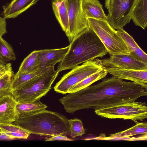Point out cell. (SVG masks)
<instances>
[{"label": "cell", "mask_w": 147, "mask_h": 147, "mask_svg": "<svg viewBox=\"0 0 147 147\" xmlns=\"http://www.w3.org/2000/svg\"><path fill=\"white\" fill-rule=\"evenodd\" d=\"M10 63H7L4 64L0 63V72L6 69L9 65Z\"/></svg>", "instance_id": "obj_32"}, {"label": "cell", "mask_w": 147, "mask_h": 147, "mask_svg": "<svg viewBox=\"0 0 147 147\" xmlns=\"http://www.w3.org/2000/svg\"><path fill=\"white\" fill-rule=\"evenodd\" d=\"M46 69L40 70L36 72L24 73L16 77L13 78L12 83V91L21 88Z\"/></svg>", "instance_id": "obj_25"}, {"label": "cell", "mask_w": 147, "mask_h": 147, "mask_svg": "<svg viewBox=\"0 0 147 147\" xmlns=\"http://www.w3.org/2000/svg\"><path fill=\"white\" fill-rule=\"evenodd\" d=\"M82 8L87 18H91L108 22L107 16L104 13L102 5L98 0H83Z\"/></svg>", "instance_id": "obj_16"}, {"label": "cell", "mask_w": 147, "mask_h": 147, "mask_svg": "<svg viewBox=\"0 0 147 147\" xmlns=\"http://www.w3.org/2000/svg\"><path fill=\"white\" fill-rule=\"evenodd\" d=\"M16 56L11 46L0 36V63L6 64L16 60Z\"/></svg>", "instance_id": "obj_24"}, {"label": "cell", "mask_w": 147, "mask_h": 147, "mask_svg": "<svg viewBox=\"0 0 147 147\" xmlns=\"http://www.w3.org/2000/svg\"><path fill=\"white\" fill-rule=\"evenodd\" d=\"M69 93L59 100L67 113L72 114L82 109H95L135 101L147 96V88L112 76Z\"/></svg>", "instance_id": "obj_1"}, {"label": "cell", "mask_w": 147, "mask_h": 147, "mask_svg": "<svg viewBox=\"0 0 147 147\" xmlns=\"http://www.w3.org/2000/svg\"><path fill=\"white\" fill-rule=\"evenodd\" d=\"M14 75L11 70L0 79V98L5 95L12 94Z\"/></svg>", "instance_id": "obj_26"}, {"label": "cell", "mask_w": 147, "mask_h": 147, "mask_svg": "<svg viewBox=\"0 0 147 147\" xmlns=\"http://www.w3.org/2000/svg\"><path fill=\"white\" fill-rule=\"evenodd\" d=\"M52 5L55 17L67 37L69 35V24L65 0H53Z\"/></svg>", "instance_id": "obj_15"}, {"label": "cell", "mask_w": 147, "mask_h": 147, "mask_svg": "<svg viewBox=\"0 0 147 147\" xmlns=\"http://www.w3.org/2000/svg\"><path fill=\"white\" fill-rule=\"evenodd\" d=\"M69 50L59 62L57 70L59 73L97 58L108 53L100 38L89 28L79 34L70 43Z\"/></svg>", "instance_id": "obj_2"}, {"label": "cell", "mask_w": 147, "mask_h": 147, "mask_svg": "<svg viewBox=\"0 0 147 147\" xmlns=\"http://www.w3.org/2000/svg\"><path fill=\"white\" fill-rule=\"evenodd\" d=\"M105 67L101 60L98 58L78 65L61 78L54 87V90L57 92L66 94L74 86Z\"/></svg>", "instance_id": "obj_7"}, {"label": "cell", "mask_w": 147, "mask_h": 147, "mask_svg": "<svg viewBox=\"0 0 147 147\" xmlns=\"http://www.w3.org/2000/svg\"><path fill=\"white\" fill-rule=\"evenodd\" d=\"M124 41L130 53L142 61L147 63V54L140 48L133 38L123 28L117 30Z\"/></svg>", "instance_id": "obj_17"}, {"label": "cell", "mask_w": 147, "mask_h": 147, "mask_svg": "<svg viewBox=\"0 0 147 147\" xmlns=\"http://www.w3.org/2000/svg\"><path fill=\"white\" fill-rule=\"evenodd\" d=\"M13 124L42 136L69 135L70 125L66 117L60 113L45 110L19 117Z\"/></svg>", "instance_id": "obj_3"}, {"label": "cell", "mask_w": 147, "mask_h": 147, "mask_svg": "<svg viewBox=\"0 0 147 147\" xmlns=\"http://www.w3.org/2000/svg\"><path fill=\"white\" fill-rule=\"evenodd\" d=\"M103 66L134 70H147V63L129 54L110 55V57L101 59Z\"/></svg>", "instance_id": "obj_10"}, {"label": "cell", "mask_w": 147, "mask_h": 147, "mask_svg": "<svg viewBox=\"0 0 147 147\" xmlns=\"http://www.w3.org/2000/svg\"><path fill=\"white\" fill-rule=\"evenodd\" d=\"M11 70H12V69L11 64L10 63L6 69L0 72V79Z\"/></svg>", "instance_id": "obj_30"}, {"label": "cell", "mask_w": 147, "mask_h": 147, "mask_svg": "<svg viewBox=\"0 0 147 147\" xmlns=\"http://www.w3.org/2000/svg\"><path fill=\"white\" fill-rule=\"evenodd\" d=\"M88 22L89 28L97 35L110 55L130 53L117 31L107 22L88 18Z\"/></svg>", "instance_id": "obj_5"}, {"label": "cell", "mask_w": 147, "mask_h": 147, "mask_svg": "<svg viewBox=\"0 0 147 147\" xmlns=\"http://www.w3.org/2000/svg\"><path fill=\"white\" fill-rule=\"evenodd\" d=\"M0 128L3 133L12 140L15 138L27 139L31 134L27 130L13 123L0 124Z\"/></svg>", "instance_id": "obj_22"}, {"label": "cell", "mask_w": 147, "mask_h": 147, "mask_svg": "<svg viewBox=\"0 0 147 147\" xmlns=\"http://www.w3.org/2000/svg\"><path fill=\"white\" fill-rule=\"evenodd\" d=\"M107 73L121 80L134 82L147 88V70H134L106 67Z\"/></svg>", "instance_id": "obj_12"}, {"label": "cell", "mask_w": 147, "mask_h": 147, "mask_svg": "<svg viewBox=\"0 0 147 147\" xmlns=\"http://www.w3.org/2000/svg\"><path fill=\"white\" fill-rule=\"evenodd\" d=\"M6 19L0 16V36H2L7 33Z\"/></svg>", "instance_id": "obj_29"}, {"label": "cell", "mask_w": 147, "mask_h": 147, "mask_svg": "<svg viewBox=\"0 0 147 147\" xmlns=\"http://www.w3.org/2000/svg\"><path fill=\"white\" fill-rule=\"evenodd\" d=\"M40 70H42L40 69L38 51L35 50L32 52L24 59L18 72L14 75L13 78L24 73L36 72Z\"/></svg>", "instance_id": "obj_21"}, {"label": "cell", "mask_w": 147, "mask_h": 147, "mask_svg": "<svg viewBox=\"0 0 147 147\" xmlns=\"http://www.w3.org/2000/svg\"><path fill=\"white\" fill-rule=\"evenodd\" d=\"M12 140L10 137L5 134L2 133L0 134V140Z\"/></svg>", "instance_id": "obj_31"}, {"label": "cell", "mask_w": 147, "mask_h": 147, "mask_svg": "<svg viewBox=\"0 0 147 147\" xmlns=\"http://www.w3.org/2000/svg\"><path fill=\"white\" fill-rule=\"evenodd\" d=\"M136 0H105L108 22L114 29L122 28L131 20Z\"/></svg>", "instance_id": "obj_8"}, {"label": "cell", "mask_w": 147, "mask_h": 147, "mask_svg": "<svg viewBox=\"0 0 147 147\" xmlns=\"http://www.w3.org/2000/svg\"><path fill=\"white\" fill-rule=\"evenodd\" d=\"M59 72L54 67L49 68L21 88L12 91L17 102H32L45 96Z\"/></svg>", "instance_id": "obj_4"}, {"label": "cell", "mask_w": 147, "mask_h": 147, "mask_svg": "<svg viewBox=\"0 0 147 147\" xmlns=\"http://www.w3.org/2000/svg\"><path fill=\"white\" fill-rule=\"evenodd\" d=\"M107 74L106 67L87 77L76 84L68 92V93H73L90 86L94 82L105 78Z\"/></svg>", "instance_id": "obj_23"}, {"label": "cell", "mask_w": 147, "mask_h": 147, "mask_svg": "<svg viewBox=\"0 0 147 147\" xmlns=\"http://www.w3.org/2000/svg\"><path fill=\"white\" fill-rule=\"evenodd\" d=\"M94 109L95 113L102 117L131 120L136 123L147 117V107L145 102L135 101Z\"/></svg>", "instance_id": "obj_6"}, {"label": "cell", "mask_w": 147, "mask_h": 147, "mask_svg": "<svg viewBox=\"0 0 147 147\" xmlns=\"http://www.w3.org/2000/svg\"><path fill=\"white\" fill-rule=\"evenodd\" d=\"M131 19L136 25L145 29L147 26V0H136Z\"/></svg>", "instance_id": "obj_18"}, {"label": "cell", "mask_w": 147, "mask_h": 147, "mask_svg": "<svg viewBox=\"0 0 147 147\" xmlns=\"http://www.w3.org/2000/svg\"><path fill=\"white\" fill-rule=\"evenodd\" d=\"M17 102L12 94L0 98V124L13 123L18 118L16 110Z\"/></svg>", "instance_id": "obj_13"}, {"label": "cell", "mask_w": 147, "mask_h": 147, "mask_svg": "<svg viewBox=\"0 0 147 147\" xmlns=\"http://www.w3.org/2000/svg\"><path fill=\"white\" fill-rule=\"evenodd\" d=\"M2 133H3V132L1 130V129L0 128V134H2Z\"/></svg>", "instance_id": "obj_33"}, {"label": "cell", "mask_w": 147, "mask_h": 147, "mask_svg": "<svg viewBox=\"0 0 147 147\" xmlns=\"http://www.w3.org/2000/svg\"><path fill=\"white\" fill-rule=\"evenodd\" d=\"M47 106L40 99L32 102H18L16 110L18 117L30 115L45 110Z\"/></svg>", "instance_id": "obj_19"}, {"label": "cell", "mask_w": 147, "mask_h": 147, "mask_svg": "<svg viewBox=\"0 0 147 147\" xmlns=\"http://www.w3.org/2000/svg\"><path fill=\"white\" fill-rule=\"evenodd\" d=\"M39 0H12L3 5L1 15L6 19L14 18L35 4Z\"/></svg>", "instance_id": "obj_14"}, {"label": "cell", "mask_w": 147, "mask_h": 147, "mask_svg": "<svg viewBox=\"0 0 147 147\" xmlns=\"http://www.w3.org/2000/svg\"><path fill=\"white\" fill-rule=\"evenodd\" d=\"M69 47V45L60 49L37 51L40 69L43 70L54 67L56 64L63 60Z\"/></svg>", "instance_id": "obj_11"}, {"label": "cell", "mask_w": 147, "mask_h": 147, "mask_svg": "<svg viewBox=\"0 0 147 147\" xmlns=\"http://www.w3.org/2000/svg\"><path fill=\"white\" fill-rule=\"evenodd\" d=\"M71 141L74 140L69 138L65 135H57L51 136L50 138H45V141Z\"/></svg>", "instance_id": "obj_28"}, {"label": "cell", "mask_w": 147, "mask_h": 147, "mask_svg": "<svg viewBox=\"0 0 147 147\" xmlns=\"http://www.w3.org/2000/svg\"><path fill=\"white\" fill-rule=\"evenodd\" d=\"M68 15L70 43L80 33L89 28L88 18L82 8L83 0H65Z\"/></svg>", "instance_id": "obj_9"}, {"label": "cell", "mask_w": 147, "mask_h": 147, "mask_svg": "<svg viewBox=\"0 0 147 147\" xmlns=\"http://www.w3.org/2000/svg\"><path fill=\"white\" fill-rule=\"evenodd\" d=\"M132 127L124 131L111 134L109 137L104 138V140L121 139L129 138V137L139 134H145L147 133L146 122L136 123Z\"/></svg>", "instance_id": "obj_20"}, {"label": "cell", "mask_w": 147, "mask_h": 147, "mask_svg": "<svg viewBox=\"0 0 147 147\" xmlns=\"http://www.w3.org/2000/svg\"><path fill=\"white\" fill-rule=\"evenodd\" d=\"M70 125V135L72 138L82 136L85 132L82 121L78 118L68 119Z\"/></svg>", "instance_id": "obj_27"}]
</instances>
